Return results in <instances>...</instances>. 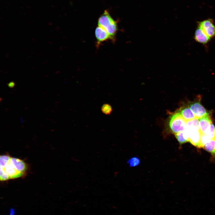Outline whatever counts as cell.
<instances>
[{
  "mask_svg": "<svg viewBox=\"0 0 215 215\" xmlns=\"http://www.w3.org/2000/svg\"><path fill=\"white\" fill-rule=\"evenodd\" d=\"M27 169V166L24 161L11 157L9 161L3 168H0V179L5 181L23 176Z\"/></svg>",
  "mask_w": 215,
  "mask_h": 215,
  "instance_id": "1",
  "label": "cell"
},
{
  "mask_svg": "<svg viewBox=\"0 0 215 215\" xmlns=\"http://www.w3.org/2000/svg\"><path fill=\"white\" fill-rule=\"evenodd\" d=\"M98 25L107 31L110 40L115 41L118 29L117 22L112 18L107 10H105L99 18Z\"/></svg>",
  "mask_w": 215,
  "mask_h": 215,
  "instance_id": "2",
  "label": "cell"
},
{
  "mask_svg": "<svg viewBox=\"0 0 215 215\" xmlns=\"http://www.w3.org/2000/svg\"><path fill=\"white\" fill-rule=\"evenodd\" d=\"M169 126L171 131L174 134L187 130L186 121L179 112L174 113L171 116Z\"/></svg>",
  "mask_w": 215,
  "mask_h": 215,
  "instance_id": "3",
  "label": "cell"
},
{
  "mask_svg": "<svg viewBox=\"0 0 215 215\" xmlns=\"http://www.w3.org/2000/svg\"><path fill=\"white\" fill-rule=\"evenodd\" d=\"M187 132L189 137V142L193 145L200 148V138L201 132L199 128H187Z\"/></svg>",
  "mask_w": 215,
  "mask_h": 215,
  "instance_id": "4",
  "label": "cell"
},
{
  "mask_svg": "<svg viewBox=\"0 0 215 215\" xmlns=\"http://www.w3.org/2000/svg\"><path fill=\"white\" fill-rule=\"evenodd\" d=\"M188 106L193 113L196 118H201L210 112L206 110L199 101L191 102L188 103Z\"/></svg>",
  "mask_w": 215,
  "mask_h": 215,
  "instance_id": "5",
  "label": "cell"
},
{
  "mask_svg": "<svg viewBox=\"0 0 215 215\" xmlns=\"http://www.w3.org/2000/svg\"><path fill=\"white\" fill-rule=\"evenodd\" d=\"M198 26L210 38L215 36V26L212 20L207 19L198 22Z\"/></svg>",
  "mask_w": 215,
  "mask_h": 215,
  "instance_id": "6",
  "label": "cell"
},
{
  "mask_svg": "<svg viewBox=\"0 0 215 215\" xmlns=\"http://www.w3.org/2000/svg\"><path fill=\"white\" fill-rule=\"evenodd\" d=\"M95 34L96 40V46L97 47H98L102 43L110 39L109 36L107 31L99 26L96 27Z\"/></svg>",
  "mask_w": 215,
  "mask_h": 215,
  "instance_id": "7",
  "label": "cell"
},
{
  "mask_svg": "<svg viewBox=\"0 0 215 215\" xmlns=\"http://www.w3.org/2000/svg\"><path fill=\"white\" fill-rule=\"evenodd\" d=\"M211 115L209 113L201 118L199 119L200 129L202 133L204 134L212 123Z\"/></svg>",
  "mask_w": 215,
  "mask_h": 215,
  "instance_id": "8",
  "label": "cell"
},
{
  "mask_svg": "<svg viewBox=\"0 0 215 215\" xmlns=\"http://www.w3.org/2000/svg\"><path fill=\"white\" fill-rule=\"evenodd\" d=\"M194 38L198 42L205 44L210 41L211 38L205 33L201 28L198 26L195 31Z\"/></svg>",
  "mask_w": 215,
  "mask_h": 215,
  "instance_id": "9",
  "label": "cell"
},
{
  "mask_svg": "<svg viewBox=\"0 0 215 215\" xmlns=\"http://www.w3.org/2000/svg\"><path fill=\"white\" fill-rule=\"evenodd\" d=\"M179 112L186 121L196 118L188 105L181 108Z\"/></svg>",
  "mask_w": 215,
  "mask_h": 215,
  "instance_id": "10",
  "label": "cell"
},
{
  "mask_svg": "<svg viewBox=\"0 0 215 215\" xmlns=\"http://www.w3.org/2000/svg\"><path fill=\"white\" fill-rule=\"evenodd\" d=\"M174 135L180 145L189 142L187 130L177 133L175 134Z\"/></svg>",
  "mask_w": 215,
  "mask_h": 215,
  "instance_id": "11",
  "label": "cell"
},
{
  "mask_svg": "<svg viewBox=\"0 0 215 215\" xmlns=\"http://www.w3.org/2000/svg\"><path fill=\"white\" fill-rule=\"evenodd\" d=\"M203 148L212 155L215 156V140L210 139L204 145Z\"/></svg>",
  "mask_w": 215,
  "mask_h": 215,
  "instance_id": "12",
  "label": "cell"
},
{
  "mask_svg": "<svg viewBox=\"0 0 215 215\" xmlns=\"http://www.w3.org/2000/svg\"><path fill=\"white\" fill-rule=\"evenodd\" d=\"M140 159L137 157H133L128 159L127 163L130 167H135L139 165L140 163Z\"/></svg>",
  "mask_w": 215,
  "mask_h": 215,
  "instance_id": "13",
  "label": "cell"
},
{
  "mask_svg": "<svg viewBox=\"0 0 215 215\" xmlns=\"http://www.w3.org/2000/svg\"><path fill=\"white\" fill-rule=\"evenodd\" d=\"M101 110L105 115H110L112 111L111 106L108 104H103L101 107Z\"/></svg>",
  "mask_w": 215,
  "mask_h": 215,
  "instance_id": "14",
  "label": "cell"
},
{
  "mask_svg": "<svg viewBox=\"0 0 215 215\" xmlns=\"http://www.w3.org/2000/svg\"><path fill=\"white\" fill-rule=\"evenodd\" d=\"M209 139L205 134L201 133L200 138L201 148H203L204 145Z\"/></svg>",
  "mask_w": 215,
  "mask_h": 215,
  "instance_id": "15",
  "label": "cell"
},
{
  "mask_svg": "<svg viewBox=\"0 0 215 215\" xmlns=\"http://www.w3.org/2000/svg\"><path fill=\"white\" fill-rule=\"evenodd\" d=\"M15 85V83L13 81H11L7 83L8 86L10 88H13L14 87Z\"/></svg>",
  "mask_w": 215,
  "mask_h": 215,
  "instance_id": "16",
  "label": "cell"
},
{
  "mask_svg": "<svg viewBox=\"0 0 215 215\" xmlns=\"http://www.w3.org/2000/svg\"><path fill=\"white\" fill-rule=\"evenodd\" d=\"M10 215H15V211L14 209L12 208L10 210Z\"/></svg>",
  "mask_w": 215,
  "mask_h": 215,
  "instance_id": "17",
  "label": "cell"
}]
</instances>
